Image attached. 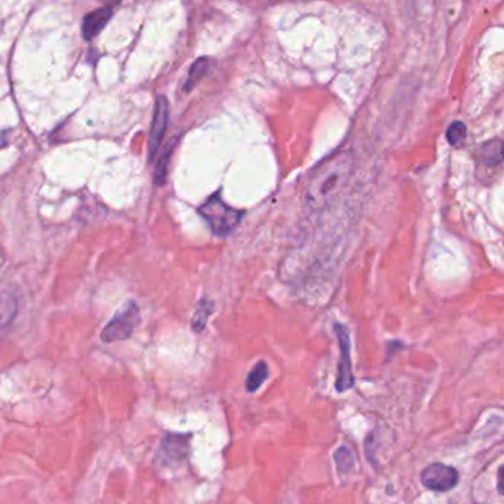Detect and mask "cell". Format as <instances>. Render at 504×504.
Listing matches in <instances>:
<instances>
[{"instance_id": "obj_8", "label": "cell", "mask_w": 504, "mask_h": 504, "mask_svg": "<svg viewBox=\"0 0 504 504\" xmlns=\"http://www.w3.org/2000/svg\"><path fill=\"white\" fill-rule=\"evenodd\" d=\"M477 160L484 166H498L503 160V142L496 138L493 141H487L481 148L477 150Z\"/></svg>"}, {"instance_id": "obj_12", "label": "cell", "mask_w": 504, "mask_h": 504, "mask_svg": "<svg viewBox=\"0 0 504 504\" xmlns=\"http://www.w3.org/2000/svg\"><path fill=\"white\" fill-rule=\"evenodd\" d=\"M175 141H171V144L167 145L166 151L161 154V157L159 160V164L156 167V172H154V182H156L157 185H163L164 180H166V176H167V164H169V160H171V156H172V151L175 148Z\"/></svg>"}, {"instance_id": "obj_3", "label": "cell", "mask_w": 504, "mask_h": 504, "mask_svg": "<svg viewBox=\"0 0 504 504\" xmlns=\"http://www.w3.org/2000/svg\"><path fill=\"white\" fill-rule=\"evenodd\" d=\"M139 321V309L134 302H127L102 330L101 339L106 343L124 340L131 336Z\"/></svg>"}, {"instance_id": "obj_6", "label": "cell", "mask_w": 504, "mask_h": 504, "mask_svg": "<svg viewBox=\"0 0 504 504\" xmlns=\"http://www.w3.org/2000/svg\"><path fill=\"white\" fill-rule=\"evenodd\" d=\"M167 123H169V104H167L166 96L160 95L156 101V106H154L152 123L150 129V138H148L150 159H154V156H156L161 145Z\"/></svg>"}, {"instance_id": "obj_4", "label": "cell", "mask_w": 504, "mask_h": 504, "mask_svg": "<svg viewBox=\"0 0 504 504\" xmlns=\"http://www.w3.org/2000/svg\"><path fill=\"white\" fill-rule=\"evenodd\" d=\"M334 330L336 334H338V340L340 346V361L338 366L336 389L339 392H345L347 389H351L355 383L352 364H351V338H349V331L343 324H336Z\"/></svg>"}, {"instance_id": "obj_13", "label": "cell", "mask_w": 504, "mask_h": 504, "mask_svg": "<svg viewBox=\"0 0 504 504\" xmlns=\"http://www.w3.org/2000/svg\"><path fill=\"white\" fill-rule=\"evenodd\" d=\"M468 136V127L461 122H454L447 131V139L452 147L463 145L464 139Z\"/></svg>"}, {"instance_id": "obj_2", "label": "cell", "mask_w": 504, "mask_h": 504, "mask_svg": "<svg viewBox=\"0 0 504 504\" xmlns=\"http://www.w3.org/2000/svg\"><path fill=\"white\" fill-rule=\"evenodd\" d=\"M199 213L206 219L215 236L225 237L234 231L244 216L243 210L231 208L224 200L221 192H215L199 208Z\"/></svg>"}, {"instance_id": "obj_9", "label": "cell", "mask_w": 504, "mask_h": 504, "mask_svg": "<svg viewBox=\"0 0 504 504\" xmlns=\"http://www.w3.org/2000/svg\"><path fill=\"white\" fill-rule=\"evenodd\" d=\"M210 64H212V61L209 58H200V59H197L196 62L192 64V67L189 69L188 77L185 80V86H184L185 92H189V90H192L194 87H196L197 83L203 79V77L209 73Z\"/></svg>"}, {"instance_id": "obj_7", "label": "cell", "mask_w": 504, "mask_h": 504, "mask_svg": "<svg viewBox=\"0 0 504 504\" xmlns=\"http://www.w3.org/2000/svg\"><path fill=\"white\" fill-rule=\"evenodd\" d=\"M113 17V8L111 6H102L90 12L82 22V34L85 41H92L102 30Z\"/></svg>"}, {"instance_id": "obj_1", "label": "cell", "mask_w": 504, "mask_h": 504, "mask_svg": "<svg viewBox=\"0 0 504 504\" xmlns=\"http://www.w3.org/2000/svg\"><path fill=\"white\" fill-rule=\"evenodd\" d=\"M352 159L347 152H336L319 163L309 176L305 200L311 208H322L345 185L351 173Z\"/></svg>"}, {"instance_id": "obj_10", "label": "cell", "mask_w": 504, "mask_h": 504, "mask_svg": "<svg viewBox=\"0 0 504 504\" xmlns=\"http://www.w3.org/2000/svg\"><path fill=\"white\" fill-rule=\"evenodd\" d=\"M268 374H269V370L264 361L257 363L249 373L247 379H245V389H247L249 392H256L264 384V382L268 379Z\"/></svg>"}, {"instance_id": "obj_11", "label": "cell", "mask_w": 504, "mask_h": 504, "mask_svg": "<svg viewBox=\"0 0 504 504\" xmlns=\"http://www.w3.org/2000/svg\"><path fill=\"white\" fill-rule=\"evenodd\" d=\"M212 311H213V303L210 301L203 299L196 309V314H194L192 329L196 331H201L206 327V322H208Z\"/></svg>"}, {"instance_id": "obj_14", "label": "cell", "mask_w": 504, "mask_h": 504, "mask_svg": "<svg viewBox=\"0 0 504 504\" xmlns=\"http://www.w3.org/2000/svg\"><path fill=\"white\" fill-rule=\"evenodd\" d=\"M334 460L336 464H338V470L340 473L349 472L354 466V454L351 452V449L346 447H340L338 451H336Z\"/></svg>"}, {"instance_id": "obj_5", "label": "cell", "mask_w": 504, "mask_h": 504, "mask_svg": "<svg viewBox=\"0 0 504 504\" xmlns=\"http://www.w3.org/2000/svg\"><path fill=\"white\" fill-rule=\"evenodd\" d=\"M420 480L428 489L445 493V491H449L457 485L459 472L454 468L447 466V464L435 463L422 472Z\"/></svg>"}]
</instances>
